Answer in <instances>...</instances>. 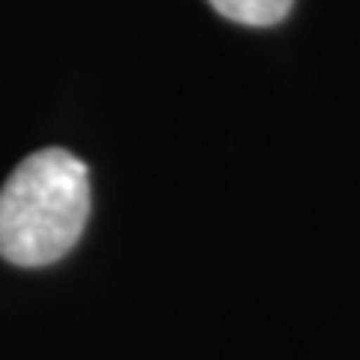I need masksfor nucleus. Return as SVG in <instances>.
Listing matches in <instances>:
<instances>
[{
  "instance_id": "1",
  "label": "nucleus",
  "mask_w": 360,
  "mask_h": 360,
  "mask_svg": "<svg viewBox=\"0 0 360 360\" xmlns=\"http://www.w3.org/2000/svg\"><path fill=\"white\" fill-rule=\"evenodd\" d=\"M87 213V165L63 148L30 153L0 186V255L18 267L60 262L82 238Z\"/></svg>"
},
{
  "instance_id": "2",
  "label": "nucleus",
  "mask_w": 360,
  "mask_h": 360,
  "mask_svg": "<svg viewBox=\"0 0 360 360\" xmlns=\"http://www.w3.org/2000/svg\"><path fill=\"white\" fill-rule=\"evenodd\" d=\"M219 15L246 27H270L288 15L295 0H207Z\"/></svg>"
}]
</instances>
